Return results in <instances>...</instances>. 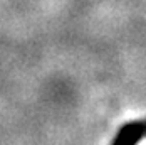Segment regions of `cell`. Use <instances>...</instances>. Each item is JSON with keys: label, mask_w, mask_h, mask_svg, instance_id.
<instances>
[{"label": "cell", "mask_w": 146, "mask_h": 145, "mask_svg": "<svg viewBox=\"0 0 146 145\" xmlns=\"http://www.w3.org/2000/svg\"><path fill=\"white\" fill-rule=\"evenodd\" d=\"M146 137V120L129 122L124 127H121L117 135L113 138L114 145H133Z\"/></svg>", "instance_id": "obj_1"}]
</instances>
